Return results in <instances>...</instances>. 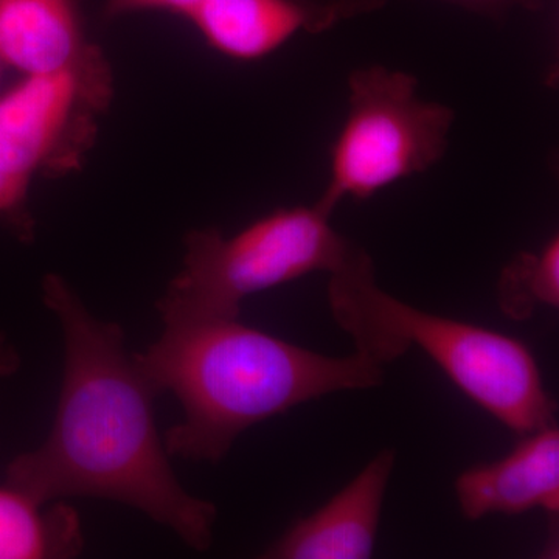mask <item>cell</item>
I'll return each mask as SVG.
<instances>
[{
	"label": "cell",
	"mask_w": 559,
	"mask_h": 559,
	"mask_svg": "<svg viewBox=\"0 0 559 559\" xmlns=\"http://www.w3.org/2000/svg\"><path fill=\"white\" fill-rule=\"evenodd\" d=\"M388 2L389 0H323L316 5H308L310 7V22H308L307 31L311 33L329 31L337 22L380 10ZM447 2L457 3L465 9L488 14V16L499 17L514 7L538 11L544 9L550 0H447Z\"/></svg>",
	"instance_id": "obj_13"
},
{
	"label": "cell",
	"mask_w": 559,
	"mask_h": 559,
	"mask_svg": "<svg viewBox=\"0 0 559 559\" xmlns=\"http://www.w3.org/2000/svg\"><path fill=\"white\" fill-rule=\"evenodd\" d=\"M500 311L525 320L538 307H559V240L551 237L538 252H521L503 267L498 282Z\"/></svg>",
	"instance_id": "obj_12"
},
{
	"label": "cell",
	"mask_w": 559,
	"mask_h": 559,
	"mask_svg": "<svg viewBox=\"0 0 559 559\" xmlns=\"http://www.w3.org/2000/svg\"><path fill=\"white\" fill-rule=\"evenodd\" d=\"M331 215L316 202L275 210L230 238L218 229L189 231L182 270L156 304L162 322L238 319L253 294L340 270L358 246L333 229Z\"/></svg>",
	"instance_id": "obj_4"
},
{
	"label": "cell",
	"mask_w": 559,
	"mask_h": 559,
	"mask_svg": "<svg viewBox=\"0 0 559 559\" xmlns=\"http://www.w3.org/2000/svg\"><path fill=\"white\" fill-rule=\"evenodd\" d=\"M43 300L64 341L60 400L49 437L10 462L5 484L39 503L86 496L134 507L191 549L209 550L218 510L173 471L157 393L124 349L123 329L91 314L58 275L44 278Z\"/></svg>",
	"instance_id": "obj_1"
},
{
	"label": "cell",
	"mask_w": 559,
	"mask_h": 559,
	"mask_svg": "<svg viewBox=\"0 0 559 559\" xmlns=\"http://www.w3.org/2000/svg\"><path fill=\"white\" fill-rule=\"evenodd\" d=\"M21 356L13 342L7 340L5 334L0 333V380L10 378L20 370Z\"/></svg>",
	"instance_id": "obj_16"
},
{
	"label": "cell",
	"mask_w": 559,
	"mask_h": 559,
	"mask_svg": "<svg viewBox=\"0 0 559 559\" xmlns=\"http://www.w3.org/2000/svg\"><path fill=\"white\" fill-rule=\"evenodd\" d=\"M100 112L70 72L27 75L0 97V171L27 182L40 168L79 164Z\"/></svg>",
	"instance_id": "obj_6"
},
{
	"label": "cell",
	"mask_w": 559,
	"mask_h": 559,
	"mask_svg": "<svg viewBox=\"0 0 559 559\" xmlns=\"http://www.w3.org/2000/svg\"><path fill=\"white\" fill-rule=\"evenodd\" d=\"M132 359L157 395L170 392L182 404V421L165 433V450L194 462H221L264 419L384 380V366L362 353L320 355L238 319L170 323Z\"/></svg>",
	"instance_id": "obj_2"
},
{
	"label": "cell",
	"mask_w": 559,
	"mask_h": 559,
	"mask_svg": "<svg viewBox=\"0 0 559 559\" xmlns=\"http://www.w3.org/2000/svg\"><path fill=\"white\" fill-rule=\"evenodd\" d=\"M0 61L25 75L73 73L100 112L109 105L112 75L84 36L80 0H0Z\"/></svg>",
	"instance_id": "obj_7"
},
{
	"label": "cell",
	"mask_w": 559,
	"mask_h": 559,
	"mask_svg": "<svg viewBox=\"0 0 559 559\" xmlns=\"http://www.w3.org/2000/svg\"><path fill=\"white\" fill-rule=\"evenodd\" d=\"M396 454L382 450L307 518H300L263 555L272 559H366L377 544L382 502Z\"/></svg>",
	"instance_id": "obj_8"
},
{
	"label": "cell",
	"mask_w": 559,
	"mask_h": 559,
	"mask_svg": "<svg viewBox=\"0 0 559 559\" xmlns=\"http://www.w3.org/2000/svg\"><path fill=\"white\" fill-rule=\"evenodd\" d=\"M187 20L213 49L237 60H257L294 33L307 31L310 9L294 0H202Z\"/></svg>",
	"instance_id": "obj_10"
},
{
	"label": "cell",
	"mask_w": 559,
	"mask_h": 559,
	"mask_svg": "<svg viewBox=\"0 0 559 559\" xmlns=\"http://www.w3.org/2000/svg\"><path fill=\"white\" fill-rule=\"evenodd\" d=\"M200 2L202 0H106L105 14L108 17H117L138 11L160 10L187 17Z\"/></svg>",
	"instance_id": "obj_14"
},
{
	"label": "cell",
	"mask_w": 559,
	"mask_h": 559,
	"mask_svg": "<svg viewBox=\"0 0 559 559\" xmlns=\"http://www.w3.org/2000/svg\"><path fill=\"white\" fill-rule=\"evenodd\" d=\"M418 81L382 66L349 75V110L331 151L330 182L318 201L333 213L344 198L374 193L437 164L454 110L418 97Z\"/></svg>",
	"instance_id": "obj_5"
},
{
	"label": "cell",
	"mask_w": 559,
	"mask_h": 559,
	"mask_svg": "<svg viewBox=\"0 0 559 559\" xmlns=\"http://www.w3.org/2000/svg\"><path fill=\"white\" fill-rule=\"evenodd\" d=\"M5 484L0 487V559L70 558L83 549L79 513Z\"/></svg>",
	"instance_id": "obj_11"
},
{
	"label": "cell",
	"mask_w": 559,
	"mask_h": 559,
	"mask_svg": "<svg viewBox=\"0 0 559 559\" xmlns=\"http://www.w3.org/2000/svg\"><path fill=\"white\" fill-rule=\"evenodd\" d=\"M27 187V182H22V180L11 178L0 171V213L14 215L25 200Z\"/></svg>",
	"instance_id": "obj_15"
},
{
	"label": "cell",
	"mask_w": 559,
	"mask_h": 559,
	"mask_svg": "<svg viewBox=\"0 0 559 559\" xmlns=\"http://www.w3.org/2000/svg\"><path fill=\"white\" fill-rule=\"evenodd\" d=\"M0 62H2V61H0Z\"/></svg>",
	"instance_id": "obj_17"
},
{
	"label": "cell",
	"mask_w": 559,
	"mask_h": 559,
	"mask_svg": "<svg viewBox=\"0 0 559 559\" xmlns=\"http://www.w3.org/2000/svg\"><path fill=\"white\" fill-rule=\"evenodd\" d=\"M522 437L506 457L465 469L455 479V498L465 520L516 516L536 509L558 516V425Z\"/></svg>",
	"instance_id": "obj_9"
},
{
	"label": "cell",
	"mask_w": 559,
	"mask_h": 559,
	"mask_svg": "<svg viewBox=\"0 0 559 559\" xmlns=\"http://www.w3.org/2000/svg\"><path fill=\"white\" fill-rule=\"evenodd\" d=\"M329 304L356 352L382 366L418 347L465 395L513 432L525 436L557 425V403L524 342L390 296L378 286L373 261L359 246L331 272Z\"/></svg>",
	"instance_id": "obj_3"
}]
</instances>
